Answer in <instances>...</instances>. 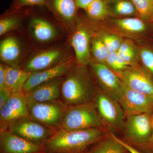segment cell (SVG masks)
<instances>
[{"instance_id":"ffe728a7","label":"cell","mask_w":153,"mask_h":153,"mask_svg":"<svg viewBox=\"0 0 153 153\" xmlns=\"http://www.w3.org/2000/svg\"><path fill=\"white\" fill-rule=\"evenodd\" d=\"M87 153H129L125 148L115 137L113 133L110 132L105 137L95 144Z\"/></svg>"},{"instance_id":"4316f807","label":"cell","mask_w":153,"mask_h":153,"mask_svg":"<svg viewBox=\"0 0 153 153\" xmlns=\"http://www.w3.org/2000/svg\"><path fill=\"white\" fill-rule=\"evenodd\" d=\"M105 64L115 72L122 71L130 67L119 56L117 52L109 53Z\"/></svg>"},{"instance_id":"2e32d148","label":"cell","mask_w":153,"mask_h":153,"mask_svg":"<svg viewBox=\"0 0 153 153\" xmlns=\"http://www.w3.org/2000/svg\"><path fill=\"white\" fill-rule=\"evenodd\" d=\"M91 36L83 27L77 28L72 36L71 44L75 52L78 65L86 66L92 61L91 54Z\"/></svg>"},{"instance_id":"4dcf8cb0","label":"cell","mask_w":153,"mask_h":153,"mask_svg":"<svg viewBox=\"0 0 153 153\" xmlns=\"http://www.w3.org/2000/svg\"><path fill=\"white\" fill-rule=\"evenodd\" d=\"M45 0H16V5L18 8L25 6H43Z\"/></svg>"},{"instance_id":"cb8c5ba5","label":"cell","mask_w":153,"mask_h":153,"mask_svg":"<svg viewBox=\"0 0 153 153\" xmlns=\"http://www.w3.org/2000/svg\"><path fill=\"white\" fill-rule=\"evenodd\" d=\"M91 52L97 63L105 64L109 52L100 37L92 39L90 43Z\"/></svg>"},{"instance_id":"4fadbf2b","label":"cell","mask_w":153,"mask_h":153,"mask_svg":"<svg viewBox=\"0 0 153 153\" xmlns=\"http://www.w3.org/2000/svg\"><path fill=\"white\" fill-rule=\"evenodd\" d=\"M75 66L72 59H66L50 68L32 73L24 85L23 92L25 93L44 82L64 76Z\"/></svg>"},{"instance_id":"f546056e","label":"cell","mask_w":153,"mask_h":153,"mask_svg":"<svg viewBox=\"0 0 153 153\" xmlns=\"http://www.w3.org/2000/svg\"><path fill=\"white\" fill-rule=\"evenodd\" d=\"M19 25V20L14 17L1 19L0 21V35L2 36L6 33L16 29Z\"/></svg>"},{"instance_id":"74e56055","label":"cell","mask_w":153,"mask_h":153,"mask_svg":"<svg viewBox=\"0 0 153 153\" xmlns=\"http://www.w3.org/2000/svg\"><path fill=\"white\" fill-rule=\"evenodd\" d=\"M152 25H153V19H152Z\"/></svg>"},{"instance_id":"7402d4cb","label":"cell","mask_w":153,"mask_h":153,"mask_svg":"<svg viewBox=\"0 0 153 153\" xmlns=\"http://www.w3.org/2000/svg\"><path fill=\"white\" fill-rule=\"evenodd\" d=\"M109 14L117 16L137 15L135 7L130 0H104Z\"/></svg>"},{"instance_id":"8992f818","label":"cell","mask_w":153,"mask_h":153,"mask_svg":"<svg viewBox=\"0 0 153 153\" xmlns=\"http://www.w3.org/2000/svg\"><path fill=\"white\" fill-rule=\"evenodd\" d=\"M94 103L104 126L114 134L122 132L126 117L119 102L99 88Z\"/></svg>"},{"instance_id":"30bf717a","label":"cell","mask_w":153,"mask_h":153,"mask_svg":"<svg viewBox=\"0 0 153 153\" xmlns=\"http://www.w3.org/2000/svg\"><path fill=\"white\" fill-rule=\"evenodd\" d=\"M28 116L27 101L25 93L12 94L0 108V129H6L11 123Z\"/></svg>"},{"instance_id":"d4e9b609","label":"cell","mask_w":153,"mask_h":153,"mask_svg":"<svg viewBox=\"0 0 153 153\" xmlns=\"http://www.w3.org/2000/svg\"><path fill=\"white\" fill-rule=\"evenodd\" d=\"M88 16L94 20H103L109 13L104 0H94L85 10Z\"/></svg>"},{"instance_id":"44dd1931","label":"cell","mask_w":153,"mask_h":153,"mask_svg":"<svg viewBox=\"0 0 153 153\" xmlns=\"http://www.w3.org/2000/svg\"><path fill=\"white\" fill-rule=\"evenodd\" d=\"M54 11L66 23L73 22L76 15V6L74 0H52Z\"/></svg>"},{"instance_id":"603a6c76","label":"cell","mask_w":153,"mask_h":153,"mask_svg":"<svg viewBox=\"0 0 153 153\" xmlns=\"http://www.w3.org/2000/svg\"><path fill=\"white\" fill-rule=\"evenodd\" d=\"M115 25L121 31L129 34H139L146 30L145 22L140 18H125L114 21Z\"/></svg>"},{"instance_id":"277c9868","label":"cell","mask_w":153,"mask_h":153,"mask_svg":"<svg viewBox=\"0 0 153 153\" xmlns=\"http://www.w3.org/2000/svg\"><path fill=\"white\" fill-rule=\"evenodd\" d=\"M152 131V114L143 113L126 117L121 132L125 142L146 152Z\"/></svg>"},{"instance_id":"9a60e30c","label":"cell","mask_w":153,"mask_h":153,"mask_svg":"<svg viewBox=\"0 0 153 153\" xmlns=\"http://www.w3.org/2000/svg\"><path fill=\"white\" fill-rule=\"evenodd\" d=\"M63 76L44 82L25 92L27 98L38 102L61 99V87Z\"/></svg>"},{"instance_id":"e575fe53","label":"cell","mask_w":153,"mask_h":153,"mask_svg":"<svg viewBox=\"0 0 153 153\" xmlns=\"http://www.w3.org/2000/svg\"><path fill=\"white\" fill-rule=\"evenodd\" d=\"M6 65H0V89L7 88L6 85Z\"/></svg>"},{"instance_id":"484cf974","label":"cell","mask_w":153,"mask_h":153,"mask_svg":"<svg viewBox=\"0 0 153 153\" xmlns=\"http://www.w3.org/2000/svg\"><path fill=\"white\" fill-rule=\"evenodd\" d=\"M135 7L139 18L145 22H152L153 0H130Z\"/></svg>"},{"instance_id":"9c48e42d","label":"cell","mask_w":153,"mask_h":153,"mask_svg":"<svg viewBox=\"0 0 153 153\" xmlns=\"http://www.w3.org/2000/svg\"><path fill=\"white\" fill-rule=\"evenodd\" d=\"M115 72L128 87L153 98V76L144 66H130L123 71Z\"/></svg>"},{"instance_id":"7c38bea8","label":"cell","mask_w":153,"mask_h":153,"mask_svg":"<svg viewBox=\"0 0 153 153\" xmlns=\"http://www.w3.org/2000/svg\"><path fill=\"white\" fill-rule=\"evenodd\" d=\"M66 59L62 49H47L34 55L21 64L19 68L33 73L50 68Z\"/></svg>"},{"instance_id":"5b68a950","label":"cell","mask_w":153,"mask_h":153,"mask_svg":"<svg viewBox=\"0 0 153 153\" xmlns=\"http://www.w3.org/2000/svg\"><path fill=\"white\" fill-rule=\"evenodd\" d=\"M105 127L94 103L68 106L62 128L69 131Z\"/></svg>"},{"instance_id":"d590c367","label":"cell","mask_w":153,"mask_h":153,"mask_svg":"<svg viewBox=\"0 0 153 153\" xmlns=\"http://www.w3.org/2000/svg\"><path fill=\"white\" fill-rule=\"evenodd\" d=\"M94 0H74L77 8L85 10Z\"/></svg>"},{"instance_id":"f1b7e54d","label":"cell","mask_w":153,"mask_h":153,"mask_svg":"<svg viewBox=\"0 0 153 153\" xmlns=\"http://www.w3.org/2000/svg\"><path fill=\"white\" fill-rule=\"evenodd\" d=\"M140 56L144 67L153 76V51L148 48L140 50Z\"/></svg>"},{"instance_id":"6da1fadb","label":"cell","mask_w":153,"mask_h":153,"mask_svg":"<svg viewBox=\"0 0 153 153\" xmlns=\"http://www.w3.org/2000/svg\"><path fill=\"white\" fill-rule=\"evenodd\" d=\"M106 128H96L69 131L57 130L43 146L44 149L53 153H83L109 133Z\"/></svg>"},{"instance_id":"d6a6232c","label":"cell","mask_w":153,"mask_h":153,"mask_svg":"<svg viewBox=\"0 0 153 153\" xmlns=\"http://www.w3.org/2000/svg\"><path fill=\"white\" fill-rule=\"evenodd\" d=\"M115 137L116 139L126 148V149L127 150L129 153H153V152H152V151H147V152H141V151L137 149L136 148L129 145L128 144L125 142L123 140L118 137L115 135Z\"/></svg>"},{"instance_id":"8fae6325","label":"cell","mask_w":153,"mask_h":153,"mask_svg":"<svg viewBox=\"0 0 153 153\" xmlns=\"http://www.w3.org/2000/svg\"><path fill=\"white\" fill-rule=\"evenodd\" d=\"M90 65L99 85L98 88L118 102L122 82L117 74L106 64L92 60Z\"/></svg>"},{"instance_id":"7a4b0ae2","label":"cell","mask_w":153,"mask_h":153,"mask_svg":"<svg viewBox=\"0 0 153 153\" xmlns=\"http://www.w3.org/2000/svg\"><path fill=\"white\" fill-rule=\"evenodd\" d=\"M98 89L86 66L77 65L63 76L61 100L68 106L91 103Z\"/></svg>"},{"instance_id":"83f0119b","label":"cell","mask_w":153,"mask_h":153,"mask_svg":"<svg viewBox=\"0 0 153 153\" xmlns=\"http://www.w3.org/2000/svg\"><path fill=\"white\" fill-rule=\"evenodd\" d=\"M109 53L117 52L123 40L121 37L113 34H105L99 37Z\"/></svg>"},{"instance_id":"3957f363","label":"cell","mask_w":153,"mask_h":153,"mask_svg":"<svg viewBox=\"0 0 153 153\" xmlns=\"http://www.w3.org/2000/svg\"><path fill=\"white\" fill-rule=\"evenodd\" d=\"M27 99L29 117L31 119L49 128L56 130L62 128L68 106L61 99L47 102Z\"/></svg>"},{"instance_id":"ac0fdd59","label":"cell","mask_w":153,"mask_h":153,"mask_svg":"<svg viewBox=\"0 0 153 153\" xmlns=\"http://www.w3.org/2000/svg\"><path fill=\"white\" fill-rule=\"evenodd\" d=\"M6 85L11 93L23 92V88L32 73L20 68L6 65Z\"/></svg>"},{"instance_id":"ba28073f","label":"cell","mask_w":153,"mask_h":153,"mask_svg":"<svg viewBox=\"0 0 153 153\" xmlns=\"http://www.w3.org/2000/svg\"><path fill=\"white\" fill-rule=\"evenodd\" d=\"M118 102L126 117L143 113H153V98L133 90L122 82Z\"/></svg>"},{"instance_id":"5bb4252c","label":"cell","mask_w":153,"mask_h":153,"mask_svg":"<svg viewBox=\"0 0 153 153\" xmlns=\"http://www.w3.org/2000/svg\"><path fill=\"white\" fill-rule=\"evenodd\" d=\"M0 145L2 153H38L44 149L42 145L24 139L7 129H0Z\"/></svg>"},{"instance_id":"8d00e7d4","label":"cell","mask_w":153,"mask_h":153,"mask_svg":"<svg viewBox=\"0 0 153 153\" xmlns=\"http://www.w3.org/2000/svg\"><path fill=\"white\" fill-rule=\"evenodd\" d=\"M152 134L151 136L149 142V144H148L147 151H152L153 152V113L152 114Z\"/></svg>"},{"instance_id":"836d02e7","label":"cell","mask_w":153,"mask_h":153,"mask_svg":"<svg viewBox=\"0 0 153 153\" xmlns=\"http://www.w3.org/2000/svg\"><path fill=\"white\" fill-rule=\"evenodd\" d=\"M11 94L10 91L7 88L0 89V108L7 101Z\"/></svg>"},{"instance_id":"1f68e13d","label":"cell","mask_w":153,"mask_h":153,"mask_svg":"<svg viewBox=\"0 0 153 153\" xmlns=\"http://www.w3.org/2000/svg\"><path fill=\"white\" fill-rule=\"evenodd\" d=\"M117 52L128 53L136 52V50L134 45L131 41L125 40L123 41Z\"/></svg>"},{"instance_id":"d6986e66","label":"cell","mask_w":153,"mask_h":153,"mask_svg":"<svg viewBox=\"0 0 153 153\" xmlns=\"http://www.w3.org/2000/svg\"><path fill=\"white\" fill-rule=\"evenodd\" d=\"M30 28L34 38L42 43L52 41L57 35V30L51 23L40 18L33 19L30 22Z\"/></svg>"},{"instance_id":"52a82bcc","label":"cell","mask_w":153,"mask_h":153,"mask_svg":"<svg viewBox=\"0 0 153 153\" xmlns=\"http://www.w3.org/2000/svg\"><path fill=\"white\" fill-rule=\"evenodd\" d=\"M6 129L24 139L43 146L57 131L37 122L29 116L11 123Z\"/></svg>"},{"instance_id":"e0dca14e","label":"cell","mask_w":153,"mask_h":153,"mask_svg":"<svg viewBox=\"0 0 153 153\" xmlns=\"http://www.w3.org/2000/svg\"><path fill=\"white\" fill-rule=\"evenodd\" d=\"M23 55L22 44L16 38L9 37L0 44V57L6 65L19 68Z\"/></svg>"}]
</instances>
